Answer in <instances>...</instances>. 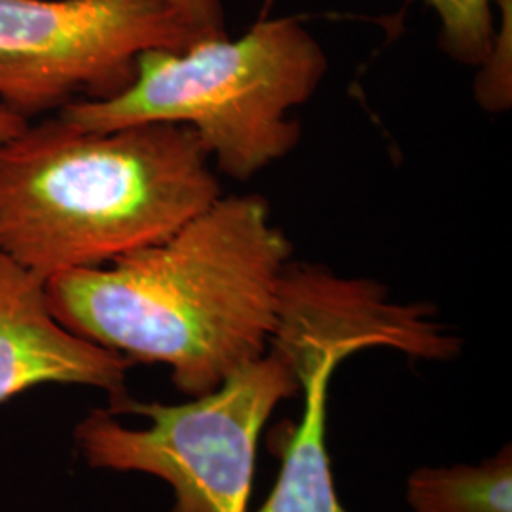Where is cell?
<instances>
[{"label":"cell","mask_w":512,"mask_h":512,"mask_svg":"<svg viewBox=\"0 0 512 512\" xmlns=\"http://www.w3.org/2000/svg\"><path fill=\"white\" fill-rule=\"evenodd\" d=\"M298 391L293 368L268 349L190 403L129 397L92 410L76 423L74 444L92 469L162 478L175 495L171 512H247L262 427Z\"/></svg>","instance_id":"4"},{"label":"cell","mask_w":512,"mask_h":512,"mask_svg":"<svg viewBox=\"0 0 512 512\" xmlns=\"http://www.w3.org/2000/svg\"><path fill=\"white\" fill-rule=\"evenodd\" d=\"M437 14L444 52L465 65L486 67L499 44V0H423Z\"/></svg>","instance_id":"10"},{"label":"cell","mask_w":512,"mask_h":512,"mask_svg":"<svg viewBox=\"0 0 512 512\" xmlns=\"http://www.w3.org/2000/svg\"><path fill=\"white\" fill-rule=\"evenodd\" d=\"M217 198L211 156L183 124L55 118L0 143V251L44 279L158 243Z\"/></svg>","instance_id":"2"},{"label":"cell","mask_w":512,"mask_h":512,"mask_svg":"<svg viewBox=\"0 0 512 512\" xmlns=\"http://www.w3.org/2000/svg\"><path fill=\"white\" fill-rule=\"evenodd\" d=\"M203 37H220L224 31V10L220 0H173Z\"/></svg>","instance_id":"11"},{"label":"cell","mask_w":512,"mask_h":512,"mask_svg":"<svg viewBox=\"0 0 512 512\" xmlns=\"http://www.w3.org/2000/svg\"><path fill=\"white\" fill-rule=\"evenodd\" d=\"M334 368L321 366L302 378L304 416L283 456L274 490L256 512H348L334 490L327 452V399Z\"/></svg>","instance_id":"8"},{"label":"cell","mask_w":512,"mask_h":512,"mask_svg":"<svg viewBox=\"0 0 512 512\" xmlns=\"http://www.w3.org/2000/svg\"><path fill=\"white\" fill-rule=\"evenodd\" d=\"M291 245L260 196L217 198L171 236L46 279L61 325L196 399L264 357Z\"/></svg>","instance_id":"1"},{"label":"cell","mask_w":512,"mask_h":512,"mask_svg":"<svg viewBox=\"0 0 512 512\" xmlns=\"http://www.w3.org/2000/svg\"><path fill=\"white\" fill-rule=\"evenodd\" d=\"M200 38L173 0H0V105L27 120L109 99L145 52Z\"/></svg>","instance_id":"5"},{"label":"cell","mask_w":512,"mask_h":512,"mask_svg":"<svg viewBox=\"0 0 512 512\" xmlns=\"http://www.w3.org/2000/svg\"><path fill=\"white\" fill-rule=\"evenodd\" d=\"M427 315V306L389 302L378 283L289 262L270 349L293 368L298 382L315 368L338 366L366 348L399 349L435 361L456 357L458 338L442 332Z\"/></svg>","instance_id":"6"},{"label":"cell","mask_w":512,"mask_h":512,"mask_svg":"<svg viewBox=\"0 0 512 512\" xmlns=\"http://www.w3.org/2000/svg\"><path fill=\"white\" fill-rule=\"evenodd\" d=\"M325 73L327 55L298 19H260L238 38L148 50L122 92L74 101L57 118L86 131L183 124L220 173L249 181L298 145L300 126L289 114L310 101Z\"/></svg>","instance_id":"3"},{"label":"cell","mask_w":512,"mask_h":512,"mask_svg":"<svg viewBox=\"0 0 512 512\" xmlns=\"http://www.w3.org/2000/svg\"><path fill=\"white\" fill-rule=\"evenodd\" d=\"M29 126V122L16 114L14 110L0 105V143H6L14 137H18L21 131H25Z\"/></svg>","instance_id":"12"},{"label":"cell","mask_w":512,"mask_h":512,"mask_svg":"<svg viewBox=\"0 0 512 512\" xmlns=\"http://www.w3.org/2000/svg\"><path fill=\"white\" fill-rule=\"evenodd\" d=\"M133 365L59 323L46 279L0 251V404L44 384L105 391L110 406L129 399Z\"/></svg>","instance_id":"7"},{"label":"cell","mask_w":512,"mask_h":512,"mask_svg":"<svg viewBox=\"0 0 512 512\" xmlns=\"http://www.w3.org/2000/svg\"><path fill=\"white\" fill-rule=\"evenodd\" d=\"M414 512H512V450L480 465L423 467L408 478Z\"/></svg>","instance_id":"9"}]
</instances>
